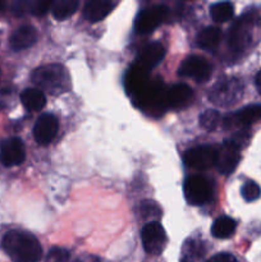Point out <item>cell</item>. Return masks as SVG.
Returning <instances> with one entry per match:
<instances>
[{
	"label": "cell",
	"mask_w": 261,
	"mask_h": 262,
	"mask_svg": "<svg viewBox=\"0 0 261 262\" xmlns=\"http://www.w3.org/2000/svg\"><path fill=\"white\" fill-rule=\"evenodd\" d=\"M115 7H117V3L110 2V0H91L84 5L83 17L91 23L100 22L106 15H109Z\"/></svg>",
	"instance_id": "obj_17"
},
{
	"label": "cell",
	"mask_w": 261,
	"mask_h": 262,
	"mask_svg": "<svg viewBox=\"0 0 261 262\" xmlns=\"http://www.w3.org/2000/svg\"><path fill=\"white\" fill-rule=\"evenodd\" d=\"M53 2H28V12L35 15H44L51 10Z\"/></svg>",
	"instance_id": "obj_29"
},
{
	"label": "cell",
	"mask_w": 261,
	"mask_h": 262,
	"mask_svg": "<svg viewBox=\"0 0 261 262\" xmlns=\"http://www.w3.org/2000/svg\"><path fill=\"white\" fill-rule=\"evenodd\" d=\"M193 99V91L186 83H177L171 86L166 92L168 106L171 109H182L186 107Z\"/></svg>",
	"instance_id": "obj_18"
},
{
	"label": "cell",
	"mask_w": 261,
	"mask_h": 262,
	"mask_svg": "<svg viewBox=\"0 0 261 262\" xmlns=\"http://www.w3.org/2000/svg\"><path fill=\"white\" fill-rule=\"evenodd\" d=\"M255 84H256V90H257L258 94L261 95V69L257 74H256L255 78Z\"/></svg>",
	"instance_id": "obj_33"
},
{
	"label": "cell",
	"mask_w": 261,
	"mask_h": 262,
	"mask_svg": "<svg viewBox=\"0 0 261 262\" xmlns=\"http://www.w3.org/2000/svg\"><path fill=\"white\" fill-rule=\"evenodd\" d=\"M69 252L64 248H51L46 256V262H68Z\"/></svg>",
	"instance_id": "obj_30"
},
{
	"label": "cell",
	"mask_w": 261,
	"mask_h": 262,
	"mask_svg": "<svg viewBox=\"0 0 261 262\" xmlns=\"http://www.w3.org/2000/svg\"><path fill=\"white\" fill-rule=\"evenodd\" d=\"M237 223L229 216H220L214 222L211 227V234L219 239H225V238L232 237L233 233L235 232Z\"/></svg>",
	"instance_id": "obj_23"
},
{
	"label": "cell",
	"mask_w": 261,
	"mask_h": 262,
	"mask_svg": "<svg viewBox=\"0 0 261 262\" xmlns=\"http://www.w3.org/2000/svg\"><path fill=\"white\" fill-rule=\"evenodd\" d=\"M261 119V105L252 104L237 110L233 114L227 115L223 119V125L225 129H234L238 128L241 130H247L248 128Z\"/></svg>",
	"instance_id": "obj_10"
},
{
	"label": "cell",
	"mask_w": 261,
	"mask_h": 262,
	"mask_svg": "<svg viewBox=\"0 0 261 262\" xmlns=\"http://www.w3.org/2000/svg\"><path fill=\"white\" fill-rule=\"evenodd\" d=\"M150 74L148 71L143 69L142 67L133 64L129 69H128L127 74L124 78V86L128 94L130 96H135L138 92L142 91L148 83H150Z\"/></svg>",
	"instance_id": "obj_15"
},
{
	"label": "cell",
	"mask_w": 261,
	"mask_h": 262,
	"mask_svg": "<svg viewBox=\"0 0 261 262\" xmlns=\"http://www.w3.org/2000/svg\"><path fill=\"white\" fill-rule=\"evenodd\" d=\"M220 40H222V31L214 26H209L200 31L196 38L199 48L204 50H214L220 43Z\"/></svg>",
	"instance_id": "obj_22"
},
{
	"label": "cell",
	"mask_w": 261,
	"mask_h": 262,
	"mask_svg": "<svg viewBox=\"0 0 261 262\" xmlns=\"http://www.w3.org/2000/svg\"><path fill=\"white\" fill-rule=\"evenodd\" d=\"M3 248L13 262H38L42 248L35 235L23 230H10L3 238Z\"/></svg>",
	"instance_id": "obj_1"
},
{
	"label": "cell",
	"mask_w": 261,
	"mask_h": 262,
	"mask_svg": "<svg viewBox=\"0 0 261 262\" xmlns=\"http://www.w3.org/2000/svg\"><path fill=\"white\" fill-rule=\"evenodd\" d=\"M220 120H222V117H220V114L216 110L209 109L200 115V124H201V127L205 128L206 130L216 129Z\"/></svg>",
	"instance_id": "obj_26"
},
{
	"label": "cell",
	"mask_w": 261,
	"mask_h": 262,
	"mask_svg": "<svg viewBox=\"0 0 261 262\" xmlns=\"http://www.w3.org/2000/svg\"><path fill=\"white\" fill-rule=\"evenodd\" d=\"M32 82L40 91L51 95H60L71 86V79L67 69L60 64H48L35 69L32 73Z\"/></svg>",
	"instance_id": "obj_2"
},
{
	"label": "cell",
	"mask_w": 261,
	"mask_h": 262,
	"mask_svg": "<svg viewBox=\"0 0 261 262\" xmlns=\"http://www.w3.org/2000/svg\"><path fill=\"white\" fill-rule=\"evenodd\" d=\"M205 242L197 238H188L181 251V262H196L205 255Z\"/></svg>",
	"instance_id": "obj_20"
},
{
	"label": "cell",
	"mask_w": 261,
	"mask_h": 262,
	"mask_svg": "<svg viewBox=\"0 0 261 262\" xmlns=\"http://www.w3.org/2000/svg\"><path fill=\"white\" fill-rule=\"evenodd\" d=\"M206 262H238V261H237V258L232 255V253L222 252V253H217V255L212 256V257L209 258Z\"/></svg>",
	"instance_id": "obj_31"
},
{
	"label": "cell",
	"mask_w": 261,
	"mask_h": 262,
	"mask_svg": "<svg viewBox=\"0 0 261 262\" xmlns=\"http://www.w3.org/2000/svg\"><path fill=\"white\" fill-rule=\"evenodd\" d=\"M241 193H242V197L246 201L252 202L261 196V188L256 182L247 181L243 184L242 189H241Z\"/></svg>",
	"instance_id": "obj_28"
},
{
	"label": "cell",
	"mask_w": 261,
	"mask_h": 262,
	"mask_svg": "<svg viewBox=\"0 0 261 262\" xmlns=\"http://www.w3.org/2000/svg\"><path fill=\"white\" fill-rule=\"evenodd\" d=\"M241 148L237 146L232 145L228 141L223 143L222 148L217 150V160H216V169L223 176H229L235 168L238 166L241 161Z\"/></svg>",
	"instance_id": "obj_13"
},
{
	"label": "cell",
	"mask_w": 261,
	"mask_h": 262,
	"mask_svg": "<svg viewBox=\"0 0 261 262\" xmlns=\"http://www.w3.org/2000/svg\"><path fill=\"white\" fill-rule=\"evenodd\" d=\"M59 129L58 119L53 114H42L33 127V137L40 145H49Z\"/></svg>",
	"instance_id": "obj_14"
},
{
	"label": "cell",
	"mask_w": 261,
	"mask_h": 262,
	"mask_svg": "<svg viewBox=\"0 0 261 262\" xmlns=\"http://www.w3.org/2000/svg\"><path fill=\"white\" fill-rule=\"evenodd\" d=\"M5 12V4L4 3H0V15Z\"/></svg>",
	"instance_id": "obj_34"
},
{
	"label": "cell",
	"mask_w": 261,
	"mask_h": 262,
	"mask_svg": "<svg viewBox=\"0 0 261 262\" xmlns=\"http://www.w3.org/2000/svg\"><path fill=\"white\" fill-rule=\"evenodd\" d=\"M168 90L164 87L163 82H153L132 97L135 104L145 113L151 115L163 114L168 109V100H166Z\"/></svg>",
	"instance_id": "obj_4"
},
{
	"label": "cell",
	"mask_w": 261,
	"mask_h": 262,
	"mask_svg": "<svg viewBox=\"0 0 261 262\" xmlns=\"http://www.w3.org/2000/svg\"><path fill=\"white\" fill-rule=\"evenodd\" d=\"M78 5L79 4L77 0H58L53 4L51 13H53L55 19L63 20L66 18L71 17L72 14H74Z\"/></svg>",
	"instance_id": "obj_25"
},
{
	"label": "cell",
	"mask_w": 261,
	"mask_h": 262,
	"mask_svg": "<svg viewBox=\"0 0 261 262\" xmlns=\"http://www.w3.org/2000/svg\"><path fill=\"white\" fill-rule=\"evenodd\" d=\"M260 26V19L253 13L241 15L229 30L228 45L235 54H242L251 48L255 40L256 30Z\"/></svg>",
	"instance_id": "obj_3"
},
{
	"label": "cell",
	"mask_w": 261,
	"mask_h": 262,
	"mask_svg": "<svg viewBox=\"0 0 261 262\" xmlns=\"http://www.w3.org/2000/svg\"><path fill=\"white\" fill-rule=\"evenodd\" d=\"M183 160L188 168L200 171L207 170V169L216 165L217 150L214 146L210 145L197 146V147L186 151Z\"/></svg>",
	"instance_id": "obj_8"
},
{
	"label": "cell",
	"mask_w": 261,
	"mask_h": 262,
	"mask_svg": "<svg viewBox=\"0 0 261 262\" xmlns=\"http://www.w3.org/2000/svg\"><path fill=\"white\" fill-rule=\"evenodd\" d=\"M214 183L204 176H191L184 182V196L191 205L200 206L211 200Z\"/></svg>",
	"instance_id": "obj_6"
},
{
	"label": "cell",
	"mask_w": 261,
	"mask_h": 262,
	"mask_svg": "<svg viewBox=\"0 0 261 262\" xmlns=\"http://www.w3.org/2000/svg\"><path fill=\"white\" fill-rule=\"evenodd\" d=\"M74 262H101V261H100V258L96 257V256L83 255V256H81V257L77 258Z\"/></svg>",
	"instance_id": "obj_32"
},
{
	"label": "cell",
	"mask_w": 261,
	"mask_h": 262,
	"mask_svg": "<svg viewBox=\"0 0 261 262\" xmlns=\"http://www.w3.org/2000/svg\"><path fill=\"white\" fill-rule=\"evenodd\" d=\"M37 41V31L32 26H22L12 33L9 38L10 48L15 51L31 48Z\"/></svg>",
	"instance_id": "obj_19"
},
{
	"label": "cell",
	"mask_w": 261,
	"mask_h": 262,
	"mask_svg": "<svg viewBox=\"0 0 261 262\" xmlns=\"http://www.w3.org/2000/svg\"><path fill=\"white\" fill-rule=\"evenodd\" d=\"M234 14V7L229 2L215 3L210 7V15L217 23H224L232 19Z\"/></svg>",
	"instance_id": "obj_24"
},
{
	"label": "cell",
	"mask_w": 261,
	"mask_h": 262,
	"mask_svg": "<svg viewBox=\"0 0 261 262\" xmlns=\"http://www.w3.org/2000/svg\"><path fill=\"white\" fill-rule=\"evenodd\" d=\"M169 8L165 5H153L141 10L135 22V31L138 35H147L158 28L168 18Z\"/></svg>",
	"instance_id": "obj_7"
},
{
	"label": "cell",
	"mask_w": 261,
	"mask_h": 262,
	"mask_svg": "<svg viewBox=\"0 0 261 262\" xmlns=\"http://www.w3.org/2000/svg\"><path fill=\"white\" fill-rule=\"evenodd\" d=\"M140 212L142 219H159L161 216V210L158 204L151 200H145L140 204Z\"/></svg>",
	"instance_id": "obj_27"
},
{
	"label": "cell",
	"mask_w": 261,
	"mask_h": 262,
	"mask_svg": "<svg viewBox=\"0 0 261 262\" xmlns=\"http://www.w3.org/2000/svg\"><path fill=\"white\" fill-rule=\"evenodd\" d=\"M243 95V84L237 78L220 79L209 94L210 101L219 106H229L240 101Z\"/></svg>",
	"instance_id": "obj_5"
},
{
	"label": "cell",
	"mask_w": 261,
	"mask_h": 262,
	"mask_svg": "<svg viewBox=\"0 0 261 262\" xmlns=\"http://www.w3.org/2000/svg\"><path fill=\"white\" fill-rule=\"evenodd\" d=\"M26 148L22 140L12 137L5 140L0 147V161L4 166H17L25 161Z\"/></svg>",
	"instance_id": "obj_12"
},
{
	"label": "cell",
	"mask_w": 261,
	"mask_h": 262,
	"mask_svg": "<svg viewBox=\"0 0 261 262\" xmlns=\"http://www.w3.org/2000/svg\"><path fill=\"white\" fill-rule=\"evenodd\" d=\"M20 101L28 112H40L46 105V96L38 89H27L20 94Z\"/></svg>",
	"instance_id": "obj_21"
},
{
	"label": "cell",
	"mask_w": 261,
	"mask_h": 262,
	"mask_svg": "<svg viewBox=\"0 0 261 262\" xmlns=\"http://www.w3.org/2000/svg\"><path fill=\"white\" fill-rule=\"evenodd\" d=\"M142 246L148 255L158 256L166 245V233L159 222H148L141 230Z\"/></svg>",
	"instance_id": "obj_9"
},
{
	"label": "cell",
	"mask_w": 261,
	"mask_h": 262,
	"mask_svg": "<svg viewBox=\"0 0 261 262\" xmlns=\"http://www.w3.org/2000/svg\"><path fill=\"white\" fill-rule=\"evenodd\" d=\"M164 56H165V49H164V46L160 42L148 43L138 54L135 64L142 67L146 71H150V69H153L154 67H156L163 60Z\"/></svg>",
	"instance_id": "obj_16"
},
{
	"label": "cell",
	"mask_w": 261,
	"mask_h": 262,
	"mask_svg": "<svg viewBox=\"0 0 261 262\" xmlns=\"http://www.w3.org/2000/svg\"><path fill=\"white\" fill-rule=\"evenodd\" d=\"M211 64L207 59L200 55H191L182 61L178 74L186 78H192L197 82H206L211 76Z\"/></svg>",
	"instance_id": "obj_11"
}]
</instances>
